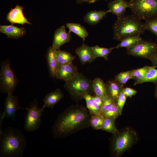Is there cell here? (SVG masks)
<instances>
[{"label": "cell", "mask_w": 157, "mask_h": 157, "mask_svg": "<svg viewBox=\"0 0 157 157\" xmlns=\"http://www.w3.org/2000/svg\"><path fill=\"white\" fill-rule=\"evenodd\" d=\"M139 140L137 131L132 127L126 126L112 134L110 142V154L119 157L129 149Z\"/></svg>", "instance_id": "cell-4"}, {"label": "cell", "mask_w": 157, "mask_h": 157, "mask_svg": "<svg viewBox=\"0 0 157 157\" xmlns=\"http://www.w3.org/2000/svg\"><path fill=\"white\" fill-rule=\"evenodd\" d=\"M142 39L140 35L132 36L126 38L121 41V42L114 49H119L122 47L126 48L131 47L138 42Z\"/></svg>", "instance_id": "cell-27"}, {"label": "cell", "mask_w": 157, "mask_h": 157, "mask_svg": "<svg viewBox=\"0 0 157 157\" xmlns=\"http://www.w3.org/2000/svg\"><path fill=\"white\" fill-rule=\"evenodd\" d=\"M122 91L127 97L131 98L137 93V91L131 88L126 87L123 88Z\"/></svg>", "instance_id": "cell-36"}, {"label": "cell", "mask_w": 157, "mask_h": 157, "mask_svg": "<svg viewBox=\"0 0 157 157\" xmlns=\"http://www.w3.org/2000/svg\"><path fill=\"white\" fill-rule=\"evenodd\" d=\"M86 101V106L91 115H100V107L95 102L93 96L89 94L83 95Z\"/></svg>", "instance_id": "cell-22"}, {"label": "cell", "mask_w": 157, "mask_h": 157, "mask_svg": "<svg viewBox=\"0 0 157 157\" xmlns=\"http://www.w3.org/2000/svg\"><path fill=\"white\" fill-rule=\"evenodd\" d=\"M129 8L132 14L146 21L157 18V0H130Z\"/></svg>", "instance_id": "cell-6"}, {"label": "cell", "mask_w": 157, "mask_h": 157, "mask_svg": "<svg viewBox=\"0 0 157 157\" xmlns=\"http://www.w3.org/2000/svg\"><path fill=\"white\" fill-rule=\"evenodd\" d=\"M64 97L60 90L58 88L55 90L47 94L43 99L42 107L50 108L53 109L56 104Z\"/></svg>", "instance_id": "cell-18"}, {"label": "cell", "mask_w": 157, "mask_h": 157, "mask_svg": "<svg viewBox=\"0 0 157 157\" xmlns=\"http://www.w3.org/2000/svg\"><path fill=\"white\" fill-rule=\"evenodd\" d=\"M0 32L12 39L19 38L25 34V29L22 27H18L13 24L9 25H0Z\"/></svg>", "instance_id": "cell-16"}, {"label": "cell", "mask_w": 157, "mask_h": 157, "mask_svg": "<svg viewBox=\"0 0 157 157\" xmlns=\"http://www.w3.org/2000/svg\"><path fill=\"white\" fill-rule=\"evenodd\" d=\"M103 103L100 108V115L117 104V102L111 98L107 96L103 99Z\"/></svg>", "instance_id": "cell-34"}, {"label": "cell", "mask_w": 157, "mask_h": 157, "mask_svg": "<svg viewBox=\"0 0 157 157\" xmlns=\"http://www.w3.org/2000/svg\"><path fill=\"white\" fill-rule=\"evenodd\" d=\"M93 97L94 101L100 107L103 103V99L95 95Z\"/></svg>", "instance_id": "cell-37"}, {"label": "cell", "mask_w": 157, "mask_h": 157, "mask_svg": "<svg viewBox=\"0 0 157 157\" xmlns=\"http://www.w3.org/2000/svg\"><path fill=\"white\" fill-rule=\"evenodd\" d=\"M157 50L156 43L142 39L134 46L126 48L128 55L150 60Z\"/></svg>", "instance_id": "cell-9"}, {"label": "cell", "mask_w": 157, "mask_h": 157, "mask_svg": "<svg viewBox=\"0 0 157 157\" xmlns=\"http://www.w3.org/2000/svg\"><path fill=\"white\" fill-rule=\"evenodd\" d=\"M98 0H76V1L78 4H81L84 2L93 3Z\"/></svg>", "instance_id": "cell-39"}, {"label": "cell", "mask_w": 157, "mask_h": 157, "mask_svg": "<svg viewBox=\"0 0 157 157\" xmlns=\"http://www.w3.org/2000/svg\"><path fill=\"white\" fill-rule=\"evenodd\" d=\"M126 98V96L124 94L122 90L120 93L117 101V105L121 113L125 103Z\"/></svg>", "instance_id": "cell-35"}, {"label": "cell", "mask_w": 157, "mask_h": 157, "mask_svg": "<svg viewBox=\"0 0 157 157\" xmlns=\"http://www.w3.org/2000/svg\"><path fill=\"white\" fill-rule=\"evenodd\" d=\"M129 7V2L124 0H114L108 3V10L119 17L124 15L126 9Z\"/></svg>", "instance_id": "cell-17"}, {"label": "cell", "mask_w": 157, "mask_h": 157, "mask_svg": "<svg viewBox=\"0 0 157 157\" xmlns=\"http://www.w3.org/2000/svg\"><path fill=\"white\" fill-rule=\"evenodd\" d=\"M23 9L22 6L17 5L14 8L11 9L8 13L6 19L13 24H31L24 16L23 13Z\"/></svg>", "instance_id": "cell-13"}, {"label": "cell", "mask_w": 157, "mask_h": 157, "mask_svg": "<svg viewBox=\"0 0 157 157\" xmlns=\"http://www.w3.org/2000/svg\"><path fill=\"white\" fill-rule=\"evenodd\" d=\"M56 54L59 66L72 63L75 58L70 53L59 49L57 50Z\"/></svg>", "instance_id": "cell-24"}, {"label": "cell", "mask_w": 157, "mask_h": 157, "mask_svg": "<svg viewBox=\"0 0 157 157\" xmlns=\"http://www.w3.org/2000/svg\"><path fill=\"white\" fill-rule=\"evenodd\" d=\"M52 46L56 50L65 44L69 42L71 35L70 32L67 33L65 26L63 25L54 32Z\"/></svg>", "instance_id": "cell-14"}, {"label": "cell", "mask_w": 157, "mask_h": 157, "mask_svg": "<svg viewBox=\"0 0 157 157\" xmlns=\"http://www.w3.org/2000/svg\"><path fill=\"white\" fill-rule=\"evenodd\" d=\"M154 66H149L147 71L142 83L151 82L157 83V68Z\"/></svg>", "instance_id": "cell-29"}, {"label": "cell", "mask_w": 157, "mask_h": 157, "mask_svg": "<svg viewBox=\"0 0 157 157\" xmlns=\"http://www.w3.org/2000/svg\"><path fill=\"white\" fill-rule=\"evenodd\" d=\"M44 108H40L37 100L34 99L29 104L23 108L27 112L24 122V129L28 132H33L39 129L41 123V117Z\"/></svg>", "instance_id": "cell-7"}, {"label": "cell", "mask_w": 157, "mask_h": 157, "mask_svg": "<svg viewBox=\"0 0 157 157\" xmlns=\"http://www.w3.org/2000/svg\"><path fill=\"white\" fill-rule=\"evenodd\" d=\"M152 62V66L157 67V50L150 60Z\"/></svg>", "instance_id": "cell-38"}, {"label": "cell", "mask_w": 157, "mask_h": 157, "mask_svg": "<svg viewBox=\"0 0 157 157\" xmlns=\"http://www.w3.org/2000/svg\"><path fill=\"white\" fill-rule=\"evenodd\" d=\"M56 50L52 46L48 48L46 54L49 73L50 76L53 78H55L56 73L59 67Z\"/></svg>", "instance_id": "cell-12"}, {"label": "cell", "mask_w": 157, "mask_h": 157, "mask_svg": "<svg viewBox=\"0 0 157 157\" xmlns=\"http://www.w3.org/2000/svg\"><path fill=\"white\" fill-rule=\"evenodd\" d=\"M64 87L76 102L83 99V95L85 94L91 95L94 93L92 81L81 73H79L72 79L65 82Z\"/></svg>", "instance_id": "cell-5"}, {"label": "cell", "mask_w": 157, "mask_h": 157, "mask_svg": "<svg viewBox=\"0 0 157 157\" xmlns=\"http://www.w3.org/2000/svg\"><path fill=\"white\" fill-rule=\"evenodd\" d=\"M121 114L116 104L108 110L101 113L100 115L104 118L112 117L116 119L120 116Z\"/></svg>", "instance_id": "cell-31"}, {"label": "cell", "mask_w": 157, "mask_h": 157, "mask_svg": "<svg viewBox=\"0 0 157 157\" xmlns=\"http://www.w3.org/2000/svg\"><path fill=\"white\" fill-rule=\"evenodd\" d=\"M79 72L77 67L71 64L59 66L55 75V78L65 82L72 79Z\"/></svg>", "instance_id": "cell-11"}, {"label": "cell", "mask_w": 157, "mask_h": 157, "mask_svg": "<svg viewBox=\"0 0 157 157\" xmlns=\"http://www.w3.org/2000/svg\"><path fill=\"white\" fill-rule=\"evenodd\" d=\"M91 114L84 106H71L59 114L52 127L55 139L65 138L90 126Z\"/></svg>", "instance_id": "cell-1"}, {"label": "cell", "mask_w": 157, "mask_h": 157, "mask_svg": "<svg viewBox=\"0 0 157 157\" xmlns=\"http://www.w3.org/2000/svg\"><path fill=\"white\" fill-rule=\"evenodd\" d=\"M109 13L108 10L106 11L94 10L88 11L84 16V20L90 25H95L99 23L106 14Z\"/></svg>", "instance_id": "cell-20"}, {"label": "cell", "mask_w": 157, "mask_h": 157, "mask_svg": "<svg viewBox=\"0 0 157 157\" xmlns=\"http://www.w3.org/2000/svg\"><path fill=\"white\" fill-rule=\"evenodd\" d=\"M91 48L96 58L101 57L107 60L108 59V56L109 54L114 49V47L107 48L101 47L98 45H96L91 47Z\"/></svg>", "instance_id": "cell-26"}, {"label": "cell", "mask_w": 157, "mask_h": 157, "mask_svg": "<svg viewBox=\"0 0 157 157\" xmlns=\"http://www.w3.org/2000/svg\"><path fill=\"white\" fill-rule=\"evenodd\" d=\"M66 26L69 30V32L74 33L84 40L88 35L86 29L80 24L69 23L66 24Z\"/></svg>", "instance_id": "cell-23"}, {"label": "cell", "mask_w": 157, "mask_h": 157, "mask_svg": "<svg viewBox=\"0 0 157 157\" xmlns=\"http://www.w3.org/2000/svg\"><path fill=\"white\" fill-rule=\"evenodd\" d=\"M92 87L96 95L103 99L108 96L106 83L101 78L98 77L95 78L92 81Z\"/></svg>", "instance_id": "cell-21"}, {"label": "cell", "mask_w": 157, "mask_h": 157, "mask_svg": "<svg viewBox=\"0 0 157 157\" xmlns=\"http://www.w3.org/2000/svg\"><path fill=\"white\" fill-rule=\"evenodd\" d=\"M104 118L100 115H91L90 126L95 130H101Z\"/></svg>", "instance_id": "cell-30"}, {"label": "cell", "mask_w": 157, "mask_h": 157, "mask_svg": "<svg viewBox=\"0 0 157 157\" xmlns=\"http://www.w3.org/2000/svg\"><path fill=\"white\" fill-rule=\"evenodd\" d=\"M27 141L19 129L8 126L0 131V157H22Z\"/></svg>", "instance_id": "cell-2"}, {"label": "cell", "mask_w": 157, "mask_h": 157, "mask_svg": "<svg viewBox=\"0 0 157 157\" xmlns=\"http://www.w3.org/2000/svg\"><path fill=\"white\" fill-rule=\"evenodd\" d=\"M10 60L1 62L0 70V89L3 93L13 94L19 81L10 67Z\"/></svg>", "instance_id": "cell-8"}, {"label": "cell", "mask_w": 157, "mask_h": 157, "mask_svg": "<svg viewBox=\"0 0 157 157\" xmlns=\"http://www.w3.org/2000/svg\"></svg>", "instance_id": "cell-41"}, {"label": "cell", "mask_w": 157, "mask_h": 157, "mask_svg": "<svg viewBox=\"0 0 157 157\" xmlns=\"http://www.w3.org/2000/svg\"><path fill=\"white\" fill-rule=\"evenodd\" d=\"M75 52L78 56L82 65L92 62L96 58L91 47L84 44L77 48Z\"/></svg>", "instance_id": "cell-15"}, {"label": "cell", "mask_w": 157, "mask_h": 157, "mask_svg": "<svg viewBox=\"0 0 157 157\" xmlns=\"http://www.w3.org/2000/svg\"><path fill=\"white\" fill-rule=\"evenodd\" d=\"M149 67V66H146L142 68L132 70V79H133L135 81L134 85L142 83Z\"/></svg>", "instance_id": "cell-25"}, {"label": "cell", "mask_w": 157, "mask_h": 157, "mask_svg": "<svg viewBox=\"0 0 157 157\" xmlns=\"http://www.w3.org/2000/svg\"><path fill=\"white\" fill-rule=\"evenodd\" d=\"M144 24L146 30L150 31L157 37V18L146 21Z\"/></svg>", "instance_id": "cell-33"}, {"label": "cell", "mask_w": 157, "mask_h": 157, "mask_svg": "<svg viewBox=\"0 0 157 157\" xmlns=\"http://www.w3.org/2000/svg\"><path fill=\"white\" fill-rule=\"evenodd\" d=\"M132 70L121 72L116 75L115 77V80L119 83L125 84L127 81L132 79Z\"/></svg>", "instance_id": "cell-32"}, {"label": "cell", "mask_w": 157, "mask_h": 157, "mask_svg": "<svg viewBox=\"0 0 157 157\" xmlns=\"http://www.w3.org/2000/svg\"><path fill=\"white\" fill-rule=\"evenodd\" d=\"M154 96L157 99V83L156 84V87L154 92Z\"/></svg>", "instance_id": "cell-40"}, {"label": "cell", "mask_w": 157, "mask_h": 157, "mask_svg": "<svg viewBox=\"0 0 157 157\" xmlns=\"http://www.w3.org/2000/svg\"><path fill=\"white\" fill-rule=\"evenodd\" d=\"M106 84L108 96L117 102L118 96L124 88L123 84L115 79L108 81Z\"/></svg>", "instance_id": "cell-19"}, {"label": "cell", "mask_w": 157, "mask_h": 157, "mask_svg": "<svg viewBox=\"0 0 157 157\" xmlns=\"http://www.w3.org/2000/svg\"><path fill=\"white\" fill-rule=\"evenodd\" d=\"M113 39L121 41L126 38L143 34L144 24L132 14L117 17L113 27Z\"/></svg>", "instance_id": "cell-3"}, {"label": "cell", "mask_w": 157, "mask_h": 157, "mask_svg": "<svg viewBox=\"0 0 157 157\" xmlns=\"http://www.w3.org/2000/svg\"><path fill=\"white\" fill-rule=\"evenodd\" d=\"M116 119L112 117L105 118L101 130L112 134L117 132L118 129L115 126V121Z\"/></svg>", "instance_id": "cell-28"}, {"label": "cell", "mask_w": 157, "mask_h": 157, "mask_svg": "<svg viewBox=\"0 0 157 157\" xmlns=\"http://www.w3.org/2000/svg\"><path fill=\"white\" fill-rule=\"evenodd\" d=\"M4 104L5 106L3 112L6 117L8 119H10L15 121L17 111L20 109H23V108L20 106L18 97L12 94H7Z\"/></svg>", "instance_id": "cell-10"}]
</instances>
